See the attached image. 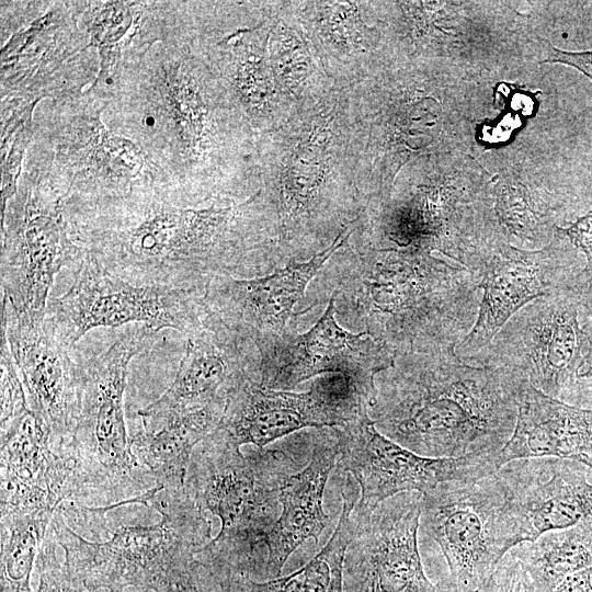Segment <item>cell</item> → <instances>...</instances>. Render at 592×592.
<instances>
[{
    "label": "cell",
    "mask_w": 592,
    "mask_h": 592,
    "mask_svg": "<svg viewBox=\"0 0 592 592\" xmlns=\"http://www.w3.org/2000/svg\"><path fill=\"white\" fill-rule=\"evenodd\" d=\"M104 102L107 128L139 146L155 183L181 201L243 197L259 180L257 135L195 32L128 52Z\"/></svg>",
    "instance_id": "obj_1"
},
{
    "label": "cell",
    "mask_w": 592,
    "mask_h": 592,
    "mask_svg": "<svg viewBox=\"0 0 592 592\" xmlns=\"http://www.w3.org/2000/svg\"><path fill=\"white\" fill-rule=\"evenodd\" d=\"M267 202L260 187L246 198L182 202L152 182L128 193L65 209L73 241L124 278L197 289L239 267L258 244ZM207 285V284H206Z\"/></svg>",
    "instance_id": "obj_2"
},
{
    "label": "cell",
    "mask_w": 592,
    "mask_h": 592,
    "mask_svg": "<svg viewBox=\"0 0 592 592\" xmlns=\"http://www.w3.org/2000/svg\"><path fill=\"white\" fill-rule=\"evenodd\" d=\"M386 372L369 415L401 446L456 458L498 454L512 436L524 378L468 364L455 348L403 355Z\"/></svg>",
    "instance_id": "obj_3"
},
{
    "label": "cell",
    "mask_w": 592,
    "mask_h": 592,
    "mask_svg": "<svg viewBox=\"0 0 592 592\" xmlns=\"http://www.w3.org/2000/svg\"><path fill=\"white\" fill-rule=\"evenodd\" d=\"M152 524L114 525L107 505L66 500L50 521L71 574L90 592H172L194 579L197 551L212 540V521L190 497L161 490L151 501Z\"/></svg>",
    "instance_id": "obj_4"
},
{
    "label": "cell",
    "mask_w": 592,
    "mask_h": 592,
    "mask_svg": "<svg viewBox=\"0 0 592 592\" xmlns=\"http://www.w3.org/2000/svg\"><path fill=\"white\" fill-rule=\"evenodd\" d=\"M285 452L258 448L248 454L206 436L194 449L185 489L195 503L220 521V530L195 556V567L264 580L266 539L278 512L286 479L297 471Z\"/></svg>",
    "instance_id": "obj_5"
},
{
    "label": "cell",
    "mask_w": 592,
    "mask_h": 592,
    "mask_svg": "<svg viewBox=\"0 0 592 592\" xmlns=\"http://www.w3.org/2000/svg\"><path fill=\"white\" fill-rule=\"evenodd\" d=\"M260 185L291 239L310 226L333 197L357 192V144L351 86H337L257 137Z\"/></svg>",
    "instance_id": "obj_6"
},
{
    "label": "cell",
    "mask_w": 592,
    "mask_h": 592,
    "mask_svg": "<svg viewBox=\"0 0 592 592\" xmlns=\"http://www.w3.org/2000/svg\"><path fill=\"white\" fill-rule=\"evenodd\" d=\"M379 251L365 282L376 339L395 353L455 348L478 316L477 276L440 252L412 247Z\"/></svg>",
    "instance_id": "obj_7"
},
{
    "label": "cell",
    "mask_w": 592,
    "mask_h": 592,
    "mask_svg": "<svg viewBox=\"0 0 592 592\" xmlns=\"http://www.w3.org/2000/svg\"><path fill=\"white\" fill-rule=\"evenodd\" d=\"M443 91L428 62L412 58L351 86L358 190L387 200L407 162L447 145L452 121Z\"/></svg>",
    "instance_id": "obj_8"
},
{
    "label": "cell",
    "mask_w": 592,
    "mask_h": 592,
    "mask_svg": "<svg viewBox=\"0 0 592 592\" xmlns=\"http://www.w3.org/2000/svg\"><path fill=\"white\" fill-rule=\"evenodd\" d=\"M156 333L146 326L125 331L106 351L78 365L72 429L64 443L80 483L75 501L114 504L156 487L133 453L124 411L129 363Z\"/></svg>",
    "instance_id": "obj_9"
},
{
    "label": "cell",
    "mask_w": 592,
    "mask_h": 592,
    "mask_svg": "<svg viewBox=\"0 0 592 592\" xmlns=\"http://www.w3.org/2000/svg\"><path fill=\"white\" fill-rule=\"evenodd\" d=\"M577 251L557 230L546 247L520 249L492 220L480 218L458 262L477 276L482 295L476 322L455 353L470 357L528 303L576 285L584 267Z\"/></svg>",
    "instance_id": "obj_10"
},
{
    "label": "cell",
    "mask_w": 592,
    "mask_h": 592,
    "mask_svg": "<svg viewBox=\"0 0 592 592\" xmlns=\"http://www.w3.org/2000/svg\"><path fill=\"white\" fill-rule=\"evenodd\" d=\"M579 311L577 284L536 298L514 314L486 346L463 361L506 369L566 403L580 399L592 383L590 343Z\"/></svg>",
    "instance_id": "obj_11"
},
{
    "label": "cell",
    "mask_w": 592,
    "mask_h": 592,
    "mask_svg": "<svg viewBox=\"0 0 592 592\" xmlns=\"http://www.w3.org/2000/svg\"><path fill=\"white\" fill-rule=\"evenodd\" d=\"M420 525L446 560L453 592H478L521 544L508 489L497 474L442 482L422 493Z\"/></svg>",
    "instance_id": "obj_12"
},
{
    "label": "cell",
    "mask_w": 592,
    "mask_h": 592,
    "mask_svg": "<svg viewBox=\"0 0 592 592\" xmlns=\"http://www.w3.org/2000/svg\"><path fill=\"white\" fill-rule=\"evenodd\" d=\"M61 202L48 183L24 172L7 206L1 220L2 303L16 314L46 316L56 275L83 257Z\"/></svg>",
    "instance_id": "obj_13"
},
{
    "label": "cell",
    "mask_w": 592,
    "mask_h": 592,
    "mask_svg": "<svg viewBox=\"0 0 592 592\" xmlns=\"http://www.w3.org/2000/svg\"><path fill=\"white\" fill-rule=\"evenodd\" d=\"M203 312L197 289L134 282L107 271L86 252L68 291L47 307V316L69 348L94 328L128 323L189 335L204 322Z\"/></svg>",
    "instance_id": "obj_14"
},
{
    "label": "cell",
    "mask_w": 592,
    "mask_h": 592,
    "mask_svg": "<svg viewBox=\"0 0 592 592\" xmlns=\"http://www.w3.org/2000/svg\"><path fill=\"white\" fill-rule=\"evenodd\" d=\"M82 95L78 111L49 134L55 171L30 173L53 186L64 205L121 196L136 185L155 182L152 167L139 146L104 124L105 103L87 92Z\"/></svg>",
    "instance_id": "obj_15"
},
{
    "label": "cell",
    "mask_w": 592,
    "mask_h": 592,
    "mask_svg": "<svg viewBox=\"0 0 592 592\" xmlns=\"http://www.w3.org/2000/svg\"><path fill=\"white\" fill-rule=\"evenodd\" d=\"M332 429L339 443L338 464L360 487L358 506L374 508L401 492L424 493L442 482L478 479L498 470V454L456 458L419 455L380 433L367 407Z\"/></svg>",
    "instance_id": "obj_16"
},
{
    "label": "cell",
    "mask_w": 592,
    "mask_h": 592,
    "mask_svg": "<svg viewBox=\"0 0 592 592\" xmlns=\"http://www.w3.org/2000/svg\"><path fill=\"white\" fill-rule=\"evenodd\" d=\"M365 407L345 377L319 379L310 390L297 394L265 387L247 372L227 392L223 417L212 433L237 447L264 448L304 428L343 425Z\"/></svg>",
    "instance_id": "obj_17"
},
{
    "label": "cell",
    "mask_w": 592,
    "mask_h": 592,
    "mask_svg": "<svg viewBox=\"0 0 592 592\" xmlns=\"http://www.w3.org/2000/svg\"><path fill=\"white\" fill-rule=\"evenodd\" d=\"M422 493H398L374 508L355 504L343 565L344 592H436L419 548Z\"/></svg>",
    "instance_id": "obj_18"
},
{
    "label": "cell",
    "mask_w": 592,
    "mask_h": 592,
    "mask_svg": "<svg viewBox=\"0 0 592 592\" xmlns=\"http://www.w3.org/2000/svg\"><path fill=\"white\" fill-rule=\"evenodd\" d=\"M73 4L55 3L1 48V99L27 102L69 99L84 86L73 73L89 68L77 61L90 49Z\"/></svg>",
    "instance_id": "obj_19"
},
{
    "label": "cell",
    "mask_w": 592,
    "mask_h": 592,
    "mask_svg": "<svg viewBox=\"0 0 592 592\" xmlns=\"http://www.w3.org/2000/svg\"><path fill=\"white\" fill-rule=\"evenodd\" d=\"M280 2H265L249 23L220 33L215 41L205 24L195 32L209 64L253 133L283 125L296 112L282 95L269 54V41Z\"/></svg>",
    "instance_id": "obj_20"
},
{
    "label": "cell",
    "mask_w": 592,
    "mask_h": 592,
    "mask_svg": "<svg viewBox=\"0 0 592 592\" xmlns=\"http://www.w3.org/2000/svg\"><path fill=\"white\" fill-rule=\"evenodd\" d=\"M79 492L75 460L30 408L1 431V515L53 516Z\"/></svg>",
    "instance_id": "obj_21"
},
{
    "label": "cell",
    "mask_w": 592,
    "mask_h": 592,
    "mask_svg": "<svg viewBox=\"0 0 592 592\" xmlns=\"http://www.w3.org/2000/svg\"><path fill=\"white\" fill-rule=\"evenodd\" d=\"M4 333L30 410L50 429L56 442L70 437L77 405V368L69 346L50 318L22 315L2 303Z\"/></svg>",
    "instance_id": "obj_22"
},
{
    "label": "cell",
    "mask_w": 592,
    "mask_h": 592,
    "mask_svg": "<svg viewBox=\"0 0 592 592\" xmlns=\"http://www.w3.org/2000/svg\"><path fill=\"white\" fill-rule=\"evenodd\" d=\"M587 466L557 457L512 460L497 470L521 544L542 534L592 522V483Z\"/></svg>",
    "instance_id": "obj_23"
},
{
    "label": "cell",
    "mask_w": 592,
    "mask_h": 592,
    "mask_svg": "<svg viewBox=\"0 0 592 592\" xmlns=\"http://www.w3.org/2000/svg\"><path fill=\"white\" fill-rule=\"evenodd\" d=\"M395 360L396 353L380 340L339 326L331 298L315 326L293 342L286 358L260 383L269 388H292L321 373H339L369 407L377 394L376 375L392 367Z\"/></svg>",
    "instance_id": "obj_24"
},
{
    "label": "cell",
    "mask_w": 592,
    "mask_h": 592,
    "mask_svg": "<svg viewBox=\"0 0 592 592\" xmlns=\"http://www.w3.org/2000/svg\"><path fill=\"white\" fill-rule=\"evenodd\" d=\"M367 2L299 1L288 7L328 76L353 86L395 60L385 25H368Z\"/></svg>",
    "instance_id": "obj_25"
},
{
    "label": "cell",
    "mask_w": 592,
    "mask_h": 592,
    "mask_svg": "<svg viewBox=\"0 0 592 592\" xmlns=\"http://www.w3.org/2000/svg\"><path fill=\"white\" fill-rule=\"evenodd\" d=\"M357 219L346 225L332 243L307 262L292 263L274 273L250 280L220 275L207 283L206 312L231 331H281L303 297L310 280L352 235Z\"/></svg>",
    "instance_id": "obj_26"
},
{
    "label": "cell",
    "mask_w": 592,
    "mask_h": 592,
    "mask_svg": "<svg viewBox=\"0 0 592 592\" xmlns=\"http://www.w3.org/2000/svg\"><path fill=\"white\" fill-rule=\"evenodd\" d=\"M187 337L173 382L156 401L138 411L145 430L226 399L229 389L248 372L235 332L212 316L207 315Z\"/></svg>",
    "instance_id": "obj_27"
},
{
    "label": "cell",
    "mask_w": 592,
    "mask_h": 592,
    "mask_svg": "<svg viewBox=\"0 0 592 592\" xmlns=\"http://www.w3.org/2000/svg\"><path fill=\"white\" fill-rule=\"evenodd\" d=\"M512 436L497 455L498 469L521 458L557 457L592 469V409L551 398L523 380Z\"/></svg>",
    "instance_id": "obj_28"
},
{
    "label": "cell",
    "mask_w": 592,
    "mask_h": 592,
    "mask_svg": "<svg viewBox=\"0 0 592 592\" xmlns=\"http://www.w3.org/2000/svg\"><path fill=\"white\" fill-rule=\"evenodd\" d=\"M337 435L323 436L314 447L305 468L291 475L280 494L282 510L266 539L264 579L281 576L289 556L308 538L316 543L330 522L322 499L331 470L338 464Z\"/></svg>",
    "instance_id": "obj_29"
},
{
    "label": "cell",
    "mask_w": 592,
    "mask_h": 592,
    "mask_svg": "<svg viewBox=\"0 0 592 592\" xmlns=\"http://www.w3.org/2000/svg\"><path fill=\"white\" fill-rule=\"evenodd\" d=\"M354 478L348 474L341 492L343 500L338 525L327 545L299 570L262 582L230 573H209L195 570L198 588L210 587L217 592H344L343 565L352 539V512L356 504Z\"/></svg>",
    "instance_id": "obj_30"
},
{
    "label": "cell",
    "mask_w": 592,
    "mask_h": 592,
    "mask_svg": "<svg viewBox=\"0 0 592 592\" xmlns=\"http://www.w3.org/2000/svg\"><path fill=\"white\" fill-rule=\"evenodd\" d=\"M226 407L221 399L164 422L153 430L143 429L132 439V449L152 475L156 486L167 491L185 487L195 447L218 425Z\"/></svg>",
    "instance_id": "obj_31"
},
{
    "label": "cell",
    "mask_w": 592,
    "mask_h": 592,
    "mask_svg": "<svg viewBox=\"0 0 592 592\" xmlns=\"http://www.w3.org/2000/svg\"><path fill=\"white\" fill-rule=\"evenodd\" d=\"M269 54L278 89L295 112L311 106L340 86L323 69L288 2H280Z\"/></svg>",
    "instance_id": "obj_32"
},
{
    "label": "cell",
    "mask_w": 592,
    "mask_h": 592,
    "mask_svg": "<svg viewBox=\"0 0 592 592\" xmlns=\"http://www.w3.org/2000/svg\"><path fill=\"white\" fill-rule=\"evenodd\" d=\"M72 3L79 24L89 38V48L96 49L99 71L89 91H109L124 56L136 47L139 29L145 21L146 2L95 1Z\"/></svg>",
    "instance_id": "obj_33"
},
{
    "label": "cell",
    "mask_w": 592,
    "mask_h": 592,
    "mask_svg": "<svg viewBox=\"0 0 592 592\" xmlns=\"http://www.w3.org/2000/svg\"><path fill=\"white\" fill-rule=\"evenodd\" d=\"M543 592L592 566V522L554 530L510 550Z\"/></svg>",
    "instance_id": "obj_34"
},
{
    "label": "cell",
    "mask_w": 592,
    "mask_h": 592,
    "mask_svg": "<svg viewBox=\"0 0 592 592\" xmlns=\"http://www.w3.org/2000/svg\"><path fill=\"white\" fill-rule=\"evenodd\" d=\"M53 516L1 515L0 592H33L31 572Z\"/></svg>",
    "instance_id": "obj_35"
},
{
    "label": "cell",
    "mask_w": 592,
    "mask_h": 592,
    "mask_svg": "<svg viewBox=\"0 0 592 592\" xmlns=\"http://www.w3.org/2000/svg\"><path fill=\"white\" fill-rule=\"evenodd\" d=\"M57 543L52 534L44 538L35 561L38 574L36 592H90L57 556Z\"/></svg>",
    "instance_id": "obj_36"
},
{
    "label": "cell",
    "mask_w": 592,
    "mask_h": 592,
    "mask_svg": "<svg viewBox=\"0 0 592 592\" xmlns=\"http://www.w3.org/2000/svg\"><path fill=\"white\" fill-rule=\"evenodd\" d=\"M29 409L23 383L1 332V431Z\"/></svg>",
    "instance_id": "obj_37"
},
{
    "label": "cell",
    "mask_w": 592,
    "mask_h": 592,
    "mask_svg": "<svg viewBox=\"0 0 592 592\" xmlns=\"http://www.w3.org/2000/svg\"><path fill=\"white\" fill-rule=\"evenodd\" d=\"M478 592H543L519 559L509 551Z\"/></svg>",
    "instance_id": "obj_38"
},
{
    "label": "cell",
    "mask_w": 592,
    "mask_h": 592,
    "mask_svg": "<svg viewBox=\"0 0 592 592\" xmlns=\"http://www.w3.org/2000/svg\"><path fill=\"white\" fill-rule=\"evenodd\" d=\"M536 56L539 62L563 64L584 73L592 81V50L566 52L555 47L548 39L536 35Z\"/></svg>",
    "instance_id": "obj_39"
},
{
    "label": "cell",
    "mask_w": 592,
    "mask_h": 592,
    "mask_svg": "<svg viewBox=\"0 0 592 592\" xmlns=\"http://www.w3.org/2000/svg\"><path fill=\"white\" fill-rule=\"evenodd\" d=\"M557 232L565 237L570 244L581 251L585 258V265L580 272L583 277L592 276V207L568 227H557Z\"/></svg>",
    "instance_id": "obj_40"
},
{
    "label": "cell",
    "mask_w": 592,
    "mask_h": 592,
    "mask_svg": "<svg viewBox=\"0 0 592 592\" xmlns=\"http://www.w3.org/2000/svg\"><path fill=\"white\" fill-rule=\"evenodd\" d=\"M577 288L580 295L579 321L590 343L589 380L592 383V276L579 274Z\"/></svg>",
    "instance_id": "obj_41"
},
{
    "label": "cell",
    "mask_w": 592,
    "mask_h": 592,
    "mask_svg": "<svg viewBox=\"0 0 592 592\" xmlns=\"http://www.w3.org/2000/svg\"><path fill=\"white\" fill-rule=\"evenodd\" d=\"M550 592H592V566L566 577Z\"/></svg>",
    "instance_id": "obj_42"
},
{
    "label": "cell",
    "mask_w": 592,
    "mask_h": 592,
    "mask_svg": "<svg viewBox=\"0 0 592 592\" xmlns=\"http://www.w3.org/2000/svg\"><path fill=\"white\" fill-rule=\"evenodd\" d=\"M172 592H202V591L198 589L195 582V579H191L181 583L177 588H174Z\"/></svg>",
    "instance_id": "obj_43"
}]
</instances>
